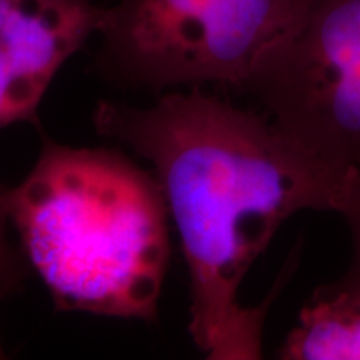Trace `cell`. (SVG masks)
<instances>
[{
  "label": "cell",
  "instance_id": "3",
  "mask_svg": "<svg viewBox=\"0 0 360 360\" xmlns=\"http://www.w3.org/2000/svg\"><path fill=\"white\" fill-rule=\"evenodd\" d=\"M315 0H120L103 7L94 69L115 87L237 92Z\"/></svg>",
  "mask_w": 360,
  "mask_h": 360
},
{
  "label": "cell",
  "instance_id": "1",
  "mask_svg": "<svg viewBox=\"0 0 360 360\" xmlns=\"http://www.w3.org/2000/svg\"><path fill=\"white\" fill-rule=\"evenodd\" d=\"M92 124L143 157L160 184L188 269L193 344L210 360L262 357L276 289L245 307L242 282L287 219L300 210L335 212L352 172L204 87L170 90L150 107L102 101Z\"/></svg>",
  "mask_w": 360,
  "mask_h": 360
},
{
  "label": "cell",
  "instance_id": "10",
  "mask_svg": "<svg viewBox=\"0 0 360 360\" xmlns=\"http://www.w3.org/2000/svg\"><path fill=\"white\" fill-rule=\"evenodd\" d=\"M6 357V354H4V349H2V344H0V359Z\"/></svg>",
  "mask_w": 360,
  "mask_h": 360
},
{
  "label": "cell",
  "instance_id": "2",
  "mask_svg": "<svg viewBox=\"0 0 360 360\" xmlns=\"http://www.w3.org/2000/svg\"><path fill=\"white\" fill-rule=\"evenodd\" d=\"M7 210L30 269L62 312L155 321L170 260L154 172L120 152L44 139Z\"/></svg>",
  "mask_w": 360,
  "mask_h": 360
},
{
  "label": "cell",
  "instance_id": "6",
  "mask_svg": "<svg viewBox=\"0 0 360 360\" xmlns=\"http://www.w3.org/2000/svg\"><path fill=\"white\" fill-rule=\"evenodd\" d=\"M283 360H360V276L314 290L278 349Z\"/></svg>",
  "mask_w": 360,
  "mask_h": 360
},
{
  "label": "cell",
  "instance_id": "5",
  "mask_svg": "<svg viewBox=\"0 0 360 360\" xmlns=\"http://www.w3.org/2000/svg\"><path fill=\"white\" fill-rule=\"evenodd\" d=\"M102 15L92 0H11L0 22V130L37 122L52 80L97 35Z\"/></svg>",
  "mask_w": 360,
  "mask_h": 360
},
{
  "label": "cell",
  "instance_id": "9",
  "mask_svg": "<svg viewBox=\"0 0 360 360\" xmlns=\"http://www.w3.org/2000/svg\"><path fill=\"white\" fill-rule=\"evenodd\" d=\"M8 4H11V0H0V22H2L4 15H6V11H7Z\"/></svg>",
  "mask_w": 360,
  "mask_h": 360
},
{
  "label": "cell",
  "instance_id": "4",
  "mask_svg": "<svg viewBox=\"0 0 360 360\" xmlns=\"http://www.w3.org/2000/svg\"><path fill=\"white\" fill-rule=\"evenodd\" d=\"M240 92L310 154L360 172V0H315Z\"/></svg>",
  "mask_w": 360,
  "mask_h": 360
},
{
  "label": "cell",
  "instance_id": "7",
  "mask_svg": "<svg viewBox=\"0 0 360 360\" xmlns=\"http://www.w3.org/2000/svg\"><path fill=\"white\" fill-rule=\"evenodd\" d=\"M7 192L8 188L0 184V302L20 290L30 272V265L20 247L13 245L8 237L12 224L7 210Z\"/></svg>",
  "mask_w": 360,
  "mask_h": 360
},
{
  "label": "cell",
  "instance_id": "8",
  "mask_svg": "<svg viewBox=\"0 0 360 360\" xmlns=\"http://www.w3.org/2000/svg\"><path fill=\"white\" fill-rule=\"evenodd\" d=\"M335 212L344 217L352 237V262L349 270L360 276V172L350 175Z\"/></svg>",
  "mask_w": 360,
  "mask_h": 360
}]
</instances>
